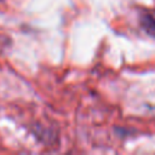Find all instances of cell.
Here are the masks:
<instances>
[{"mask_svg":"<svg viewBox=\"0 0 155 155\" xmlns=\"http://www.w3.org/2000/svg\"><path fill=\"white\" fill-rule=\"evenodd\" d=\"M140 24L149 34L155 35V11H145L140 16Z\"/></svg>","mask_w":155,"mask_h":155,"instance_id":"obj_1","label":"cell"}]
</instances>
